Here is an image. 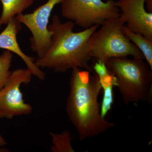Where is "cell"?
Wrapping results in <instances>:
<instances>
[{"label": "cell", "instance_id": "6da1fadb", "mask_svg": "<svg viewBox=\"0 0 152 152\" xmlns=\"http://www.w3.org/2000/svg\"><path fill=\"white\" fill-rule=\"evenodd\" d=\"M72 70L66 111L83 141L105 132L115 124L101 115L98 97L102 88L98 75L81 68Z\"/></svg>", "mask_w": 152, "mask_h": 152}, {"label": "cell", "instance_id": "7a4b0ae2", "mask_svg": "<svg viewBox=\"0 0 152 152\" xmlns=\"http://www.w3.org/2000/svg\"><path fill=\"white\" fill-rule=\"evenodd\" d=\"M75 24L69 20L61 23L59 17H53L48 28L51 32L50 46L42 56L35 59L38 67L47 68L55 72L81 68L93 72L90 61L93 58L89 48L91 36L99 26L96 25L78 32H74Z\"/></svg>", "mask_w": 152, "mask_h": 152}, {"label": "cell", "instance_id": "3957f363", "mask_svg": "<svg viewBox=\"0 0 152 152\" xmlns=\"http://www.w3.org/2000/svg\"><path fill=\"white\" fill-rule=\"evenodd\" d=\"M143 60L116 57L105 63L126 104L152 100V70Z\"/></svg>", "mask_w": 152, "mask_h": 152}, {"label": "cell", "instance_id": "277c9868", "mask_svg": "<svg viewBox=\"0 0 152 152\" xmlns=\"http://www.w3.org/2000/svg\"><path fill=\"white\" fill-rule=\"evenodd\" d=\"M125 23L121 17L104 22L99 31L91 36L89 48L91 55L97 61L105 64L109 59L132 56L144 59L142 52L125 35Z\"/></svg>", "mask_w": 152, "mask_h": 152}, {"label": "cell", "instance_id": "5b68a950", "mask_svg": "<svg viewBox=\"0 0 152 152\" xmlns=\"http://www.w3.org/2000/svg\"><path fill=\"white\" fill-rule=\"evenodd\" d=\"M60 4L62 16L85 29L120 16L114 1L61 0Z\"/></svg>", "mask_w": 152, "mask_h": 152}, {"label": "cell", "instance_id": "8992f818", "mask_svg": "<svg viewBox=\"0 0 152 152\" xmlns=\"http://www.w3.org/2000/svg\"><path fill=\"white\" fill-rule=\"evenodd\" d=\"M32 76L28 69H18L12 72L4 86L0 90V118L12 119L32 113V107L25 102L20 87L29 83Z\"/></svg>", "mask_w": 152, "mask_h": 152}, {"label": "cell", "instance_id": "52a82bcc", "mask_svg": "<svg viewBox=\"0 0 152 152\" xmlns=\"http://www.w3.org/2000/svg\"><path fill=\"white\" fill-rule=\"evenodd\" d=\"M61 1V0H48L31 13H22L15 17L31 33V48L37 57L42 56L50 46L51 32L48 28L49 19L53 9Z\"/></svg>", "mask_w": 152, "mask_h": 152}, {"label": "cell", "instance_id": "ba28073f", "mask_svg": "<svg viewBox=\"0 0 152 152\" xmlns=\"http://www.w3.org/2000/svg\"><path fill=\"white\" fill-rule=\"evenodd\" d=\"M145 0H119L115 5L121 11L120 16L133 32L152 41V13L145 10Z\"/></svg>", "mask_w": 152, "mask_h": 152}, {"label": "cell", "instance_id": "9c48e42d", "mask_svg": "<svg viewBox=\"0 0 152 152\" xmlns=\"http://www.w3.org/2000/svg\"><path fill=\"white\" fill-rule=\"evenodd\" d=\"M4 30L0 34V48L10 51L19 56L23 61L27 69L41 80L45 78V74L35 64V58L29 56L23 53L20 48L17 35L21 30V23L16 18L11 19Z\"/></svg>", "mask_w": 152, "mask_h": 152}, {"label": "cell", "instance_id": "30bf717a", "mask_svg": "<svg viewBox=\"0 0 152 152\" xmlns=\"http://www.w3.org/2000/svg\"><path fill=\"white\" fill-rule=\"evenodd\" d=\"M35 0H0L2 12L0 16V28L11 19L22 14L33 4Z\"/></svg>", "mask_w": 152, "mask_h": 152}, {"label": "cell", "instance_id": "8fae6325", "mask_svg": "<svg viewBox=\"0 0 152 152\" xmlns=\"http://www.w3.org/2000/svg\"><path fill=\"white\" fill-rule=\"evenodd\" d=\"M103 90V97L101 105L102 116L104 118L111 110L114 102L113 87L116 86L115 79L106 70L98 75Z\"/></svg>", "mask_w": 152, "mask_h": 152}, {"label": "cell", "instance_id": "7c38bea8", "mask_svg": "<svg viewBox=\"0 0 152 152\" xmlns=\"http://www.w3.org/2000/svg\"><path fill=\"white\" fill-rule=\"evenodd\" d=\"M124 32L125 35L142 52L150 69L152 70V41L140 34L132 31L125 25L124 27Z\"/></svg>", "mask_w": 152, "mask_h": 152}, {"label": "cell", "instance_id": "4fadbf2b", "mask_svg": "<svg viewBox=\"0 0 152 152\" xmlns=\"http://www.w3.org/2000/svg\"><path fill=\"white\" fill-rule=\"evenodd\" d=\"M52 138L53 145L51 147L52 152H74L75 150L72 145L73 137L68 131L65 130L58 134L50 133Z\"/></svg>", "mask_w": 152, "mask_h": 152}, {"label": "cell", "instance_id": "5bb4252c", "mask_svg": "<svg viewBox=\"0 0 152 152\" xmlns=\"http://www.w3.org/2000/svg\"><path fill=\"white\" fill-rule=\"evenodd\" d=\"M13 53L6 50L0 56V90L4 86L12 72L10 71Z\"/></svg>", "mask_w": 152, "mask_h": 152}, {"label": "cell", "instance_id": "9a60e30c", "mask_svg": "<svg viewBox=\"0 0 152 152\" xmlns=\"http://www.w3.org/2000/svg\"><path fill=\"white\" fill-rule=\"evenodd\" d=\"M145 3L146 4V8L148 12L152 13V0H145Z\"/></svg>", "mask_w": 152, "mask_h": 152}, {"label": "cell", "instance_id": "2e32d148", "mask_svg": "<svg viewBox=\"0 0 152 152\" xmlns=\"http://www.w3.org/2000/svg\"><path fill=\"white\" fill-rule=\"evenodd\" d=\"M7 145V143L5 140L0 134V147H3Z\"/></svg>", "mask_w": 152, "mask_h": 152}, {"label": "cell", "instance_id": "e0dca14e", "mask_svg": "<svg viewBox=\"0 0 152 152\" xmlns=\"http://www.w3.org/2000/svg\"><path fill=\"white\" fill-rule=\"evenodd\" d=\"M107 1H113V0H107Z\"/></svg>", "mask_w": 152, "mask_h": 152}]
</instances>
